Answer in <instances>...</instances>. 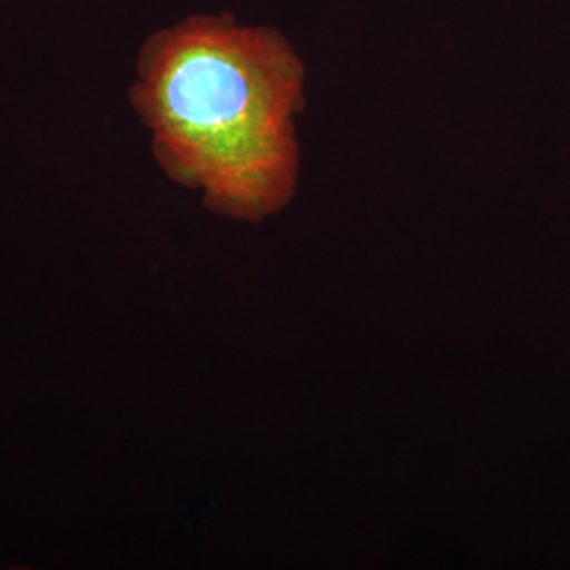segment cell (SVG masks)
Instances as JSON below:
<instances>
[{
  "instance_id": "6da1fadb",
  "label": "cell",
  "mask_w": 570,
  "mask_h": 570,
  "mask_svg": "<svg viewBox=\"0 0 570 570\" xmlns=\"http://www.w3.org/2000/svg\"><path fill=\"white\" fill-rule=\"evenodd\" d=\"M303 77L275 30L190 18L144 45L131 104L169 178L223 216L261 223L296 188Z\"/></svg>"
}]
</instances>
